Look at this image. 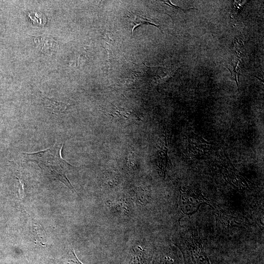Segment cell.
Instances as JSON below:
<instances>
[{"mask_svg": "<svg viewBox=\"0 0 264 264\" xmlns=\"http://www.w3.org/2000/svg\"><path fill=\"white\" fill-rule=\"evenodd\" d=\"M114 110L109 115L114 117H119L128 120L132 115V112L130 111L127 110L123 108H118L114 106Z\"/></svg>", "mask_w": 264, "mask_h": 264, "instance_id": "cell-5", "label": "cell"}, {"mask_svg": "<svg viewBox=\"0 0 264 264\" xmlns=\"http://www.w3.org/2000/svg\"><path fill=\"white\" fill-rule=\"evenodd\" d=\"M63 146V143L61 145L56 142L45 150L23 154L25 159L35 162L46 176L61 181L71 191L77 193L66 175L67 167L71 165L62 157Z\"/></svg>", "mask_w": 264, "mask_h": 264, "instance_id": "cell-1", "label": "cell"}, {"mask_svg": "<svg viewBox=\"0 0 264 264\" xmlns=\"http://www.w3.org/2000/svg\"><path fill=\"white\" fill-rule=\"evenodd\" d=\"M17 178L19 179V182H20V192H21V194L22 195H24V185H23V183L22 182V179L19 178Z\"/></svg>", "mask_w": 264, "mask_h": 264, "instance_id": "cell-9", "label": "cell"}, {"mask_svg": "<svg viewBox=\"0 0 264 264\" xmlns=\"http://www.w3.org/2000/svg\"><path fill=\"white\" fill-rule=\"evenodd\" d=\"M190 242V252L194 264H211L209 259L199 245L192 240Z\"/></svg>", "mask_w": 264, "mask_h": 264, "instance_id": "cell-3", "label": "cell"}, {"mask_svg": "<svg viewBox=\"0 0 264 264\" xmlns=\"http://www.w3.org/2000/svg\"><path fill=\"white\" fill-rule=\"evenodd\" d=\"M42 96L45 107L48 110L56 114H60L64 112L69 105L67 103L53 98H49L44 95Z\"/></svg>", "mask_w": 264, "mask_h": 264, "instance_id": "cell-4", "label": "cell"}, {"mask_svg": "<svg viewBox=\"0 0 264 264\" xmlns=\"http://www.w3.org/2000/svg\"><path fill=\"white\" fill-rule=\"evenodd\" d=\"M181 207L183 212L187 215L192 214L196 212L200 205L203 203V199L197 196L195 193L189 192L182 194L181 197Z\"/></svg>", "mask_w": 264, "mask_h": 264, "instance_id": "cell-2", "label": "cell"}, {"mask_svg": "<svg viewBox=\"0 0 264 264\" xmlns=\"http://www.w3.org/2000/svg\"><path fill=\"white\" fill-rule=\"evenodd\" d=\"M162 1L164 2V3H165L166 4L168 5V6H169L170 7H173V8L178 9L180 10H181V11H182L183 12L189 11V10H193V9L197 10V8H194V7L186 9L181 8V7H179L178 6H176V5H174L173 3H172L171 2V1L170 0H162Z\"/></svg>", "mask_w": 264, "mask_h": 264, "instance_id": "cell-8", "label": "cell"}, {"mask_svg": "<svg viewBox=\"0 0 264 264\" xmlns=\"http://www.w3.org/2000/svg\"><path fill=\"white\" fill-rule=\"evenodd\" d=\"M66 264H83L77 259L72 247L68 249Z\"/></svg>", "mask_w": 264, "mask_h": 264, "instance_id": "cell-7", "label": "cell"}, {"mask_svg": "<svg viewBox=\"0 0 264 264\" xmlns=\"http://www.w3.org/2000/svg\"><path fill=\"white\" fill-rule=\"evenodd\" d=\"M35 42L41 48L42 50L45 52L48 51V48H51L53 45L54 42L50 41L48 39L41 38H36L34 40Z\"/></svg>", "mask_w": 264, "mask_h": 264, "instance_id": "cell-6", "label": "cell"}]
</instances>
